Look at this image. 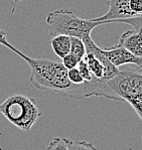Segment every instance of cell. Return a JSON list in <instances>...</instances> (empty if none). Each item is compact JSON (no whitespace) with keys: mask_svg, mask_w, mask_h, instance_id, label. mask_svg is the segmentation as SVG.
<instances>
[{"mask_svg":"<svg viewBox=\"0 0 142 150\" xmlns=\"http://www.w3.org/2000/svg\"><path fill=\"white\" fill-rule=\"evenodd\" d=\"M0 45L12 50L26 62L30 68L29 82L34 88L40 91H52L75 99L77 85L71 84L68 79V71L61 63L28 57L10 45L6 38L0 40Z\"/></svg>","mask_w":142,"mask_h":150,"instance_id":"6da1fadb","label":"cell"},{"mask_svg":"<svg viewBox=\"0 0 142 150\" xmlns=\"http://www.w3.org/2000/svg\"><path fill=\"white\" fill-rule=\"evenodd\" d=\"M49 25V35H67L77 38L85 41L91 38V32L95 27L107 24L106 21H94L92 19H84L76 15L71 9H58L47 14L45 18Z\"/></svg>","mask_w":142,"mask_h":150,"instance_id":"7a4b0ae2","label":"cell"},{"mask_svg":"<svg viewBox=\"0 0 142 150\" xmlns=\"http://www.w3.org/2000/svg\"><path fill=\"white\" fill-rule=\"evenodd\" d=\"M0 113L16 128L29 131L42 116L35 101L21 94L10 95L0 104Z\"/></svg>","mask_w":142,"mask_h":150,"instance_id":"3957f363","label":"cell"},{"mask_svg":"<svg viewBox=\"0 0 142 150\" xmlns=\"http://www.w3.org/2000/svg\"><path fill=\"white\" fill-rule=\"evenodd\" d=\"M111 91L121 100L133 108L142 119V75L140 71H120L118 75L107 81Z\"/></svg>","mask_w":142,"mask_h":150,"instance_id":"277c9868","label":"cell"},{"mask_svg":"<svg viewBox=\"0 0 142 150\" xmlns=\"http://www.w3.org/2000/svg\"><path fill=\"white\" fill-rule=\"evenodd\" d=\"M130 0H109L108 11L104 15L93 18L94 21H110V23H122L123 19L136 18L129 7Z\"/></svg>","mask_w":142,"mask_h":150,"instance_id":"5b68a950","label":"cell"},{"mask_svg":"<svg viewBox=\"0 0 142 150\" xmlns=\"http://www.w3.org/2000/svg\"><path fill=\"white\" fill-rule=\"evenodd\" d=\"M104 57L116 68L125 64H134L140 70L142 64V57H135L122 47L120 45H115L109 48H101Z\"/></svg>","mask_w":142,"mask_h":150,"instance_id":"8992f818","label":"cell"},{"mask_svg":"<svg viewBox=\"0 0 142 150\" xmlns=\"http://www.w3.org/2000/svg\"><path fill=\"white\" fill-rule=\"evenodd\" d=\"M127 52L135 57H142V45H141V32L136 30H127L121 35L119 43Z\"/></svg>","mask_w":142,"mask_h":150,"instance_id":"52a82bcc","label":"cell"},{"mask_svg":"<svg viewBox=\"0 0 142 150\" xmlns=\"http://www.w3.org/2000/svg\"><path fill=\"white\" fill-rule=\"evenodd\" d=\"M54 52L59 59H63L70 54L71 48V38L67 35H56L52 38L49 41Z\"/></svg>","mask_w":142,"mask_h":150,"instance_id":"ba28073f","label":"cell"},{"mask_svg":"<svg viewBox=\"0 0 142 150\" xmlns=\"http://www.w3.org/2000/svg\"><path fill=\"white\" fill-rule=\"evenodd\" d=\"M83 59L94 78L99 80H104V67L92 52H86Z\"/></svg>","mask_w":142,"mask_h":150,"instance_id":"9c48e42d","label":"cell"},{"mask_svg":"<svg viewBox=\"0 0 142 150\" xmlns=\"http://www.w3.org/2000/svg\"><path fill=\"white\" fill-rule=\"evenodd\" d=\"M70 54L75 55L76 57H78L80 61L83 59L85 54H86V48H85L84 41L77 38H71Z\"/></svg>","mask_w":142,"mask_h":150,"instance_id":"30bf717a","label":"cell"},{"mask_svg":"<svg viewBox=\"0 0 142 150\" xmlns=\"http://www.w3.org/2000/svg\"><path fill=\"white\" fill-rule=\"evenodd\" d=\"M66 142L69 150H97L92 143L87 141H72L66 138Z\"/></svg>","mask_w":142,"mask_h":150,"instance_id":"8fae6325","label":"cell"},{"mask_svg":"<svg viewBox=\"0 0 142 150\" xmlns=\"http://www.w3.org/2000/svg\"><path fill=\"white\" fill-rule=\"evenodd\" d=\"M47 150H69L67 146V142H66V138H54L49 143Z\"/></svg>","mask_w":142,"mask_h":150,"instance_id":"7c38bea8","label":"cell"},{"mask_svg":"<svg viewBox=\"0 0 142 150\" xmlns=\"http://www.w3.org/2000/svg\"><path fill=\"white\" fill-rule=\"evenodd\" d=\"M79 62H80V59H78V57H76L75 55H73L72 54H69L61 59V64L65 67V69L67 71L77 68Z\"/></svg>","mask_w":142,"mask_h":150,"instance_id":"4fadbf2b","label":"cell"},{"mask_svg":"<svg viewBox=\"0 0 142 150\" xmlns=\"http://www.w3.org/2000/svg\"><path fill=\"white\" fill-rule=\"evenodd\" d=\"M67 75H68V79L71 82V84L81 85V84H84L85 83L84 79L82 78L81 74H80V71H78L77 68L72 69V70H69Z\"/></svg>","mask_w":142,"mask_h":150,"instance_id":"5bb4252c","label":"cell"},{"mask_svg":"<svg viewBox=\"0 0 142 150\" xmlns=\"http://www.w3.org/2000/svg\"><path fill=\"white\" fill-rule=\"evenodd\" d=\"M77 69H78V71H80V74H81L82 78L84 79L85 82H90V81L92 80L93 76H92V74L90 73V71H89L88 67H87L86 63L84 62V59H81V61L79 62V64H78V66H77Z\"/></svg>","mask_w":142,"mask_h":150,"instance_id":"9a60e30c","label":"cell"},{"mask_svg":"<svg viewBox=\"0 0 142 150\" xmlns=\"http://www.w3.org/2000/svg\"><path fill=\"white\" fill-rule=\"evenodd\" d=\"M4 38H6V31L0 29V40H4Z\"/></svg>","mask_w":142,"mask_h":150,"instance_id":"2e32d148","label":"cell"}]
</instances>
